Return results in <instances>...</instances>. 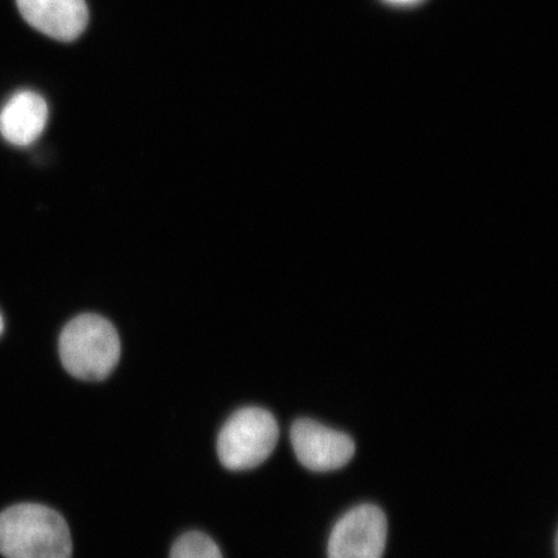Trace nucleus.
<instances>
[{"mask_svg": "<svg viewBox=\"0 0 558 558\" xmlns=\"http://www.w3.org/2000/svg\"><path fill=\"white\" fill-rule=\"evenodd\" d=\"M279 437L276 417L262 408H244L228 418L218 437V456L229 471L256 469L275 451Z\"/></svg>", "mask_w": 558, "mask_h": 558, "instance_id": "obj_3", "label": "nucleus"}, {"mask_svg": "<svg viewBox=\"0 0 558 558\" xmlns=\"http://www.w3.org/2000/svg\"><path fill=\"white\" fill-rule=\"evenodd\" d=\"M3 330H4V320H3L2 314H0V335H2Z\"/></svg>", "mask_w": 558, "mask_h": 558, "instance_id": "obj_10", "label": "nucleus"}, {"mask_svg": "<svg viewBox=\"0 0 558 558\" xmlns=\"http://www.w3.org/2000/svg\"><path fill=\"white\" fill-rule=\"evenodd\" d=\"M387 2L399 5H409L418 2V0H387Z\"/></svg>", "mask_w": 558, "mask_h": 558, "instance_id": "obj_9", "label": "nucleus"}, {"mask_svg": "<svg viewBox=\"0 0 558 558\" xmlns=\"http://www.w3.org/2000/svg\"><path fill=\"white\" fill-rule=\"evenodd\" d=\"M0 554L5 558H72L64 518L41 505L24 504L0 513Z\"/></svg>", "mask_w": 558, "mask_h": 558, "instance_id": "obj_1", "label": "nucleus"}, {"mask_svg": "<svg viewBox=\"0 0 558 558\" xmlns=\"http://www.w3.org/2000/svg\"><path fill=\"white\" fill-rule=\"evenodd\" d=\"M48 121V105L32 90H20L0 110V135L7 143L27 146L44 134Z\"/></svg>", "mask_w": 558, "mask_h": 558, "instance_id": "obj_7", "label": "nucleus"}, {"mask_svg": "<svg viewBox=\"0 0 558 558\" xmlns=\"http://www.w3.org/2000/svg\"><path fill=\"white\" fill-rule=\"evenodd\" d=\"M170 558H225L208 535L201 532L186 533L174 542Z\"/></svg>", "mask_w": 558, "mask_h": 558, "instance_id": "obj_8", "label": "nucleus"}, {"mask_svg": "<svg viewBox=\"0 0 558 558\" xmlns=\"http://www.w3.org/2000/svg\"><path fill=\"white\" fill-rule=\"evenodd\" d=\"M388 522L381 509L362 505L351 509L335 525L329 558H381L386 549Z\"/></svg>", "mask_w": 558, "mask_h": 558, "instance_id": "obj_4", "label": "nucleus"}, {"mask_svg": "<svg viewBox=\"0 0 558 558\" xmlns=\"http://www.w3.org/2000/svg\"><path fill=\"white\" fill-rule=\"evenodd\" d=\"M290 437L299 462L313 472L343 469L354 457L355 445L351 437L312 418H299L292 425Z\"/></svg>", "mask_w": 558, "mask_h": 558, "instance_id": "obj_5", "label": "nucleus"}, {"mask_svg": "<svg viewBox=\"0 0 558 558\" xmlns=\"http://www.w3.org/2000/svg\"><path fill=\"white\" fill-rule=\"evenodd\" d=\"M21 15L34 29L53 39L72 41L86 31V0H16Z\"/></svg>", "mask_w": 558, "mask_h": 558, "instance_id": "obj_6", "label": "nucleus"}, {"mask_svg": "<svg viewBox=\"0 0 558 558\" xmlns=\"http://www.w3.org/2000/svg\"><path fill=\"white\" fill-rule=\"evenodd\" d=\"M62 365L74 378L107 379L121 357V340L114 326L97 314H81L70 320L59 341Z\"/></svg>", "mask_w": 558, "mask_h": 558, "instance_id": "obj_2", "label": "nucleus"}]
</instances>
